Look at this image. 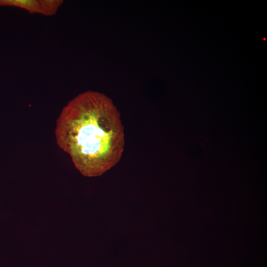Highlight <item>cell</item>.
Returning a JSON list of instances; mask_svg holds the SVG:
<instances>
[{
  "label": "cell",
  "mask_w": 267,
  "mask_h": 267,
  "mask_svg": "<svg viewBox=\"0 0 267 267\" xmlns=\"http://www.w3.org/2000/svg\"><path fill=\"white\" fill-rule=\"evenodd\" d=\"M58 145L86 177L102 175L120 161L125 144L120 113L110 98L93 91L79 94L57 120Z\"/></svg>",
  "instance_id": "cell-1"
},
{
  "label": "cell",
  "mask_w": 267,
  "mask_h": 267,
  "mask_svg": "<svg viewBox=\"0 0 267 267\" xmlns=\"http://www.w3.org/2000/svg\"><path fill=\"white\" fill-rule=\"evenodd\" d=\"M0 6H16L30 13H42L40 0H0Z\"/></svg>",
  "instance_id": "cell-2"
},
{
  "label": "cell",
  "mask_w": 267,
  "mask_h": 267,
  "mask_svg": "<svg viewBox=\"0 0 267 267\" xmlns=\"http://www.w3.org/2000/svg\"><path fill=\"white\" fill-rule=\"evenodd\" d=\"M42 14L45 16L54 15L63 2L62 0H40Z\"/></svg>",
  "instance_id": "cell-3"
}]
</instances>
